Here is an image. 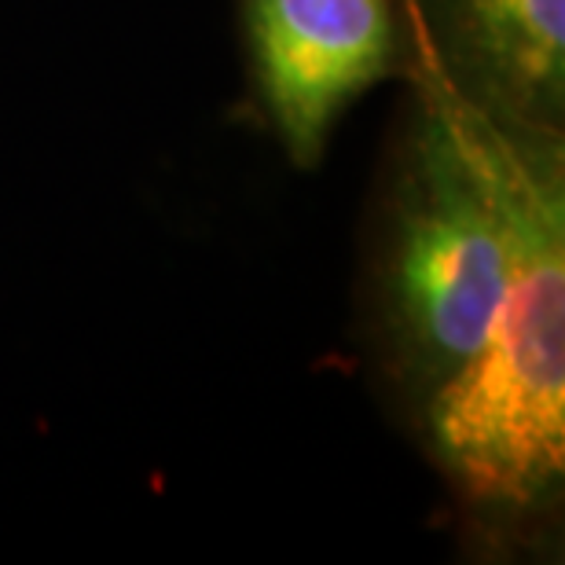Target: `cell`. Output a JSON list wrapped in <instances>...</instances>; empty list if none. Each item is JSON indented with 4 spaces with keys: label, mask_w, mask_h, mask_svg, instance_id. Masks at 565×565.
Here are the masks:
<instances>
[{
    "label": "cell",
    "mask_w": 565,
    "mask_h": 565,
    "mask_svg": "<svg viewBox=\"0 0 565 565\" xmlns=\"http://www.w3.org/2000/svg\"><path fill=\"white\" fill-rule=\"evenodd\" d=\"M412 140L390 298L404 353L437 386L467 364L489 331L503 290V239L467 147L426 88Z\"/></svg>",
    "instance_id": "cell-2"
},
{
    "label": "cell",
    "mask_w": 565,
    "mask_h": 565,
    "mask_svg": "<svg viewBox=\"0 0 565 565\" xmlns=\"http://www.w3.org/2000/svg\"><path fill=\"white\" fill-rule=\"evenodd\" d=\"M246 26L265 104L290 154L309 166L338 110L386 74L390 0H246Z\"/></svg>",
    "instance_id": "cell-3"
},
{
    "label": "cell",
    "mask_w": 565,
    "mask_h": 565,
    "mask_svg": "<svg viewBox=\"0 0 565 565\" xmlns=\"http://www.w3.org/2000/svg\"><path fill=\"white\" fill-rule=\"evenodd\" d=\"M462 19L507 104L562 107L565 0H462Z\"/></svg>",
    "instance_id": "cell-4"
},
{
    "label": "cell",
    "mask_w": 565,
    "mask_h": 565,
    "mask_svg": "<svg viewBox=\"0 0 565 565\" xmlns=\"http://www.w3.org/2000/svg\"><path fill=\"white\" fill-rule=\"evenodd\" d=\"M419 88L445 107L492 199L503 290L481 345L429 397L437 459L473 503L529 511L565 473V177L540 126L462 93L412 4Z\"/></svg>",
    "instance_id": "cell-1"
}]
</instances>
